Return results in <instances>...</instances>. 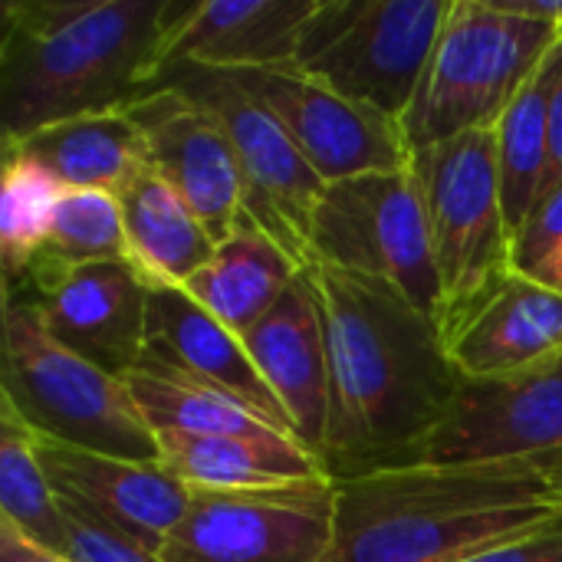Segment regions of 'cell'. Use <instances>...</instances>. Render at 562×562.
<instances>
[{
  "label": "cell",
  "mask_w": 562,
  "mask_h": 562,
  "mask_svg": "<svg viewBox=\"0 0 562 562\" xmlns=\"http://www.w3.org/2000/svg\"><path fill=\"white\" fill-rule=\"evenodd\" d=\"M128 260L151 286H184L211 263L217 244L191 207L155 175L138 171L119 194Z\"/></svg>",
  "instance_id": "cell-23"
},
{
  "label": "cell",
  "mask_w": 562,
  "mask_h": 562,
  "mask_svg": "<svg viewBox=\"0 0 562 562\" xmlns=\"http://www.w3.org/2000/svg\"><path fill=\"white\" fill-rule=\"evenodd\" d=\"M161 461L191 491H260L326 477L323 461L296 438H234L158 431Z\"/></svg>",
  "instance_id": "cell-21"
},
{
  "label": "cell",
  "mask_w": 562,
  "mask_h": 562,
  "mask_svg": "<svg viewBox=\"0 0 562 562\" xmlns=\"http://www.w3.org/2000/svg\"><path fill=\"white\" fill-rule=\"evenodd\" d=\"M244 349L283 405L293 435L319 458L329 415V359L310 270H303L280 303L244 336Z\"/></svg>",
  "instance_id": "cell-17"
},
{
  "label": "cell",
  "mask_w": 562,
  "mask_h": 562,
  "mask_svg": "<svg viewBox=\"0 0 562 562\" xmlns=\"http://www.w3.org/2000/svg\"><path fill=\"white\" fill-rule=\"evenodd\" d=\"M464 379H520L562 366V293L510 270L471 313L445 329Z\"/></svg>",
  "instance_id": "cell-16"
},
{
  "label": "cell",
  "mask_w": 562,
  "mask_h": 562,
  "mask_svg": "<svg viewBox=\"0 0 562 562\" xmlns=\"http://www.w3.org/2000/svg\"><path fill=\"white\" fill-rule=\"evenodd\" d=\"M375 277L445 323V290L422 188L408 171H372L326 184L310 224V263Z\"/></svg>",
  "instance_id": "cell-8"
},
{
  "label": "cell",
  "mask_w": 562,
  "mask_h": 562,
  "mask_svg": "<svg viewBox=\"0 0 562 562\" xmlns=\"http://www.w3.org/2000/svg\"><path fill=\"white\" fill-rule=\"evenodd\" d=\"M3 293L33 300L59 346L122 382L145 356L151 283L132 260L36 270Z\"/></svg>",
  "instance_id": "cell-12"
},
{
  "label": "cell",
  "mask_w": 562,
  "mask_h": 562,
  "mask_svg": "<svg viewBox=\"0 0 562 562\" xmlns=\"http://www.w3.org/2000/svg\"><path fill=\"white\" fill-rule=\"evenodd\" d=\"M158 86H171L204 105L234 145L244 175V211L303 267H310V224L326 181L300 155L290 135L224 69L178 63L161 69Z\"/></svg>",
  "instance_id": "cell-9"
},
{
  "label": "cell",
  "mask_w": 562,
  "mask_h": 562,
  "mask_svg": "<svg viewBox=\"0 0 562 562\" xmlns=\"http://www.w3.org/2000/svg\"><path fill=\"white\" fill-rule=\"evenodd\" d=\"M547 142H550V158H547V178L543 191H553L562 184V33L547 53Z\"/></svg>",
  "instance_id": "cell-32"
},
{
  "label": "cell",
  "mask_w": 562,
  "mask_h": 562,
  "mask_svg": "<svg viewBox=\"0 0 562 562\" xmlns=\"http://www.w3.org/2000/svg\"><path fill=\"white\" fill-rule=\"evenodd\" d=\"M145 352L161 356L181 366L184 372L217 385L221 392L234 395L250 412H257L277 431L293 435L283 405L260 379L254 359L244 349V339L234 336L224 323H217L207 310H201L181 286H151Z\"/></svg>",
  "instance_id": "cell-19"
},
{
  "label": "cell",
  "mask_w": 562,
  "mask_h": 562,
  "mask_svg": "<svg viewBox=\"0 0 562 562\" xmlns=\"http://www.w3.org/2000/svg\"><path fill=\"white\" fill-rule=\"evenodd\" d=\"M3 175H0V263H3V290H16L43 250L56 207L66 194L59 178L46 171L40 161L23 155L13 145H0Z\"/></svg>",
  "instance_id": "cell-26"
},
{
  "label": "cell",
  "mask_w": 562,
  "mask_h": 562,
  "mask_svg": "<svg viewBox=\"0 0 562 562\" xmlns=\"http://www.w3.org/2000/svg\"><path fill=\"white\" fill-rule=\"evenodd\" d=\"M319 0H178L161 49V69L194 63L207 69L293 66L300 33Z\"/></svg>",
  "instance_id": "cell-18"
},
{
  "label": "cell",
  "mask_w": 562,
  "mask_h": 562,
  "mask_svg": "<svg viewBox=\"0 0 562 562\" xmlns=\"http://www.w3.org/2000/svg\"><path fill=\"white\" fill-rule=\"evenodd\" d=\"M128 115L142 128L148 171L191 207L214 244H224L247 211L240 161L221 122L171 86L132 102Z\"/></svg>",
  "instance_id": "cell-14"
},
{
  "label": "cell",
  "mask_w": 562,
  "mask_h": 562,
  "mask_svg": "<svg viewBox=\"0 0 562 562\" xmlns=\"http://www.w3.org/2000/svg\"><path fill=\"white\" fill-rule=\"evenodd\" d=\"M99 260H128L119 198L105 191H66L56 207L49 237L33 257L26 277L36 270H66Z\"/></svg>",
  "instance_id": "cell-28"
},
{
  "label": "cell",
  "mask_w": 562,
  "mask_h": 562,
  "mask_svg": "<svg viewBox=\"0 0 562 562\" xmlns=\"http://www.w3.org/2000/svg\"><path fill=\"white\" fill-rule=\"evenodd\" d=\"M336 484L329 477L260 491H191L161 562H323L333 543Z\"/></svg>",
  "instance_id": "cell-10"
},
{
  "label": "cell",
  "mask_w": 562,
  "mask_h": 562,
  "mask_svg": "<svg viewBox=\"0 0 562 562\" xmlns=\"http://www.w3.org/2000/svg\"><path fill=\"white\" fill-rule=\"evenodd\" d=\"M412 175L422 188L445 290V329L471 313L514 270L497 128H477L415 151Z\"/></svg>",
  "instance_id": "cell-7"
},
{
  "label": "cell",
  "mask_w": 562,
  "mask_h": 562,
  "mask_svg": "<svg viewBox=\"0 0 562 562\" xmlns=\"http://www.w3.org/2000/svg\"><path fill=\"white\" fill-rule=\"evenodd\" d=\"M562 461V366L520 379H464L458 398L425 448L422 464Z\"/></svg>",
  "instance_id": "cell-13"
},
{
  "label": "cell",
  "mask_w": 562,
  "mask_h": 562,
  "mask_svg": "<svg viewBox=\"0 0 562 562\" xmlns=\"http://www.w3.org/2000/svg\"><path fill=\"white\" fill-rule=\"evenodd\" d=\"M547 481H550V487H553L557 501L562 504V461L560 464H550V468H547Z\"/></svg>",
  "instance_id": "cell-35"
},
{
  "label": "cell",
  "mask_w": 562,
  "mask_h": 562,
  "mask_svg": "<svg viewBox=\"0 0 562 562\" xmlns=\"http://www.w3.org/2000/svg\"><path fill=\"white\" fill-rule=\"evenodd\" d=\"M33 451L56 497L79 504L148 553L161 550L191 507V487L161 458H112L43 435H33Z\"/></svg>",
  "instance_id": "cell-15"
},
{
  "label": "cell",
  "mask_w": 562,
  "mask_h": 562,
  "mask_svg": "<svg viewBox=\"0 0 562 562\" xmlns=\"http://www.w3.org/2000/svg\"><path fill=\"white\" fill-rule=\"evenodd\" d=\"M454 0H319L293 66L389 119H405Z\"/></svg>",
  "instance_id": "cell-6"
},
{
  "label": "cell",
  "mask_w": 562,
  "mask_h": 562,
  "mask_svg": "<svg viewBox=\"0 0 562 562\" xmlns=\"http://www.w3.org/2000/svg\"><path fill=\"white\" fill-rule=\"evenodd\" d=\"M537 280L550 283L553 290H560V293H562V250L557 254V257H553V260H550V263H547V270H543V273H540Z\"/></svg>",
  "instance_id": "cell-34"
},
{
  "label": "cell",
  "mask_w": 562,
  "mask_h": 562,
  "mask_svg": "<svg viewBox=\"0 0 562 562\" xmlns=\"http://www.w3.org/2000/svg\"><path fill=\"white\" fill-rule=\"evenodd\" d=\"M336 484L323 562H454L562 514L533 461L402 468Z\"/></svg>",
  "instance_id": "cell-3"
},
{
  "label": "cell",
  "mask_w": 562,
  "mask_h": 562,
  "mask_svg": "<svg viewBox=\"0 0 562 562\" xmlns=\"http://www.w3.org/2000/svg\"><path fill=\"white\" fill-rule=\"evenodd\" d=\"M454 562H562V514L477 547Z\"/></svg>",
  "instance_id": "cell-31"
},
{
  "label": "cell",
  "mask_w": 562,
  "mask_h": 562,
  "mask_svg": "<svg viewBox=\"0 0 562 562\" xmlns=\"http://www.w3.org/2000/svg\"><path fill=\"white\" fill-rule=\"evenodd\" d=\"M562 250V184L547 191L524 227L514 234V270L527 277H540L547 263Z\"/></svg>",
  "instance_id": "cell-30"
},
{
  "label": "cell",
  "mask_w": 562,
  "mask_h": 562,
  "mask_svg": "<svg viewBox=\"0 0 562 562\" xmlns=\"http://www.w3.org/2000/svg\"><path fill=\"white\" fill-rule=\"evenodd\" d=\"M227 76L277 119L326 184L372 171L412 168L415 151L398 119L333 92L296 66L234 69Z\"/></svg>",
  "instance_id": "cell-11"
},
{
  "label": "cell",
  "mask_w": 562,
  "mask_h": 562,
  "mask_svg": "<svg viewBox=\"0 0 562 562\" xmlns=\"http://www.w3.org/2000/svg\"><path fill=\"white\" fill-rule=\"evenodd\" d=\"M329 359L319 451L329 481L422 468L464 375L441 326L385 280L313 260Z\"/></svg>",
  "instance_id": "cell-1"
},
{
  "label": "cell",
  "mask_w": 562,
  "mask_h": 562,
  "mask_svg": "<svg viewBox=\"0 0 562 562\" xmlns=\"http://www.w3.org/2000/svg\"><path fill=\"white\" fill-rule=\"evenodd\" d=\"M0 562H72L69 557L49 553L30 537H23L10 520L0 517Z\"/></svg>",
  "instance_id": "cell-33"
},
{
  "label": "cell",
  "mask_w": 562,
  "mask_h": 562,
  "mask_svg": "<svg viewBox=\"0 0 562 562\" xmlns=\"http://www.w3.org/2000/svg\"><path fill=\"white\" fill-rule=\"evenodd\" d=\"M59 178L66 191L119 194L138 171L148 168L145 138L128 109L95 112L46 125L26 138H0Z\"/></svg>",
  "instance_id": "cell-22"
},
{
  "label": "cell",
  "mask_w": 562,
  "mask_h": 562,
  "mask_svg": "<svg viewBox=\"0 0 562 562\" xmlns=\"http://www.w3.org/2000/svg\"><path fill=\"white\" fill-rule=\"evenodd\" d=\"M547 59L524 82L517 99L497 122V161H501V194L510 234L524 227L533 204L540 201L547 178Z\"/></svg>",
  "instance_id": "cell-27"
},
{
  "label": "cell",
  "mask_w": 562,
  "mask_h": 562,
  "mask_svg": "<svg viewBox=\"0 0 562 562\" xmlns=\"http://www.w3.org/2000/svg\"><path fill=\"white\" fill-rule=\"evenodd\" d=\"M560 33V26L520 16L507 3L454 0L415 102L402 119L412 151L497 128Z\"/></svg>",
  "instance_id": "cell-5"
},
{
  "label": "cell",
  "mask_w": 562,
  "mask_h": 562,
  "mask_svg": "<svg viewBox=\"0 0 562 562\" xmlns=\"http://www.w3.org/2000/svg\"><path fill=\"white\" fill-rule=\"evenodd\" d=\"M175 13L178 0H3L0 138L148 95Z\"/></svg>",
  "instance_id": "cell-2"
},
{
  "label": "cell",
  "mask_w": 562,
  "mask_h": 562,
  "mask_svg": "<svg viewBox=\"0 0 562 562\" xmlns=\"http://www.w3.org/2000/svg\"><path fill=\"white\" fill-rule=\"evenodd\" d=\"M0 517L49 553L69 557V527L56 491L49 487L33 431L20 412L0 395Z\"/></svg>",
  "instance_id": "cell-25"
},
{
  "label": "cell",
  "mask_w": 562,
  "mask_h": 562,
  "mask_svg": "<svg viewBox=\"0 0 562 562\" xmlns=\"http://www.w3.org/2000/svg\"><path fill=\"white\" fill-rule=\"evenodd\" d=\"M59 507L69 527V560L72 562H161L145 547L132 543L128 537H122L119 530H112L109 524L82 510L79 504L59 497Z\"/></svg>",
  "instance_id": "cell-29"
},
{
  "label": "cell",
  "mask_w": 562,
  "mask_h": 562,
  "mask_svg": "<svg viewBox=\"0 0 562 562\" xmlns=\"http://www.w3.org/2000/svg\"><path fill=\"white\" fill-rule=\"evenodd\" d=\"M303 270L306 267L286 247H280L250 214H244L234 234L217 244L211 263L201 267L181 290L244 339Z\"/></svg>",
  "instance_id": "cell-20"
},
{
  "label": "cell",
  "mask_w": 562,
  "mask_h": 562,
  "mask_svg": "<svg viewBox=\"0 0 562 562\" xmlns=\"http://www.w3.org/2000/svg\"><path fill=\"white\" fill-rule=\"evenodd\" d=\"M138 412L151 431L184 435H234V438H273L283 435L217 385L184 372L181 366L145 352L125 379ZM293 438V435H283Z\"/></svg>",
  "instance_id": "cell-24"
},
{
  "label": "cell",
  "mask_w": 562,
  "mask_h": 562,
  "mask_svg": "<svg viewBox=\"0 0 562 562\" xmlns=\"http://www.w3.org/2000/svg\"><path fill=\"white\" fill-rule=\"evenodd\" d=\"M0 395L33 435L112 458H161L128 385L59 346L33 300L7 293Z\"/></svg>",
  "instance_id": "cell-4"
}]
</instances>
